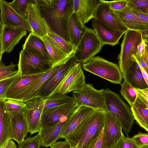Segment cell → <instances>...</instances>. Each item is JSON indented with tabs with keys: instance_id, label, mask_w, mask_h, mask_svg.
Segmentation results:
<instances>
[{
	"instance_id": "obj_47",
	"label": "cell",
	"mask_w": 148,
	"mask_h": 148,
	"mask_svg": "<svg viewBox=\"0 0 148 148\" xmlns=\"http://www.w3.org/2000/svg\"><path fill=\"white\" fill-rule=\"evenodd\" d=\"M147 46V44L145 43L142 38L141 42L138 46L137 52L136 55L142 56L145 51V48Z\"/></svg>"
},
{
	"instance_id": "obj_2",
	"label": "cell",
	"mask_w": 148,
	"mask_h": 148,
	"mask_svg": "<svg viewBox=\"0 0 148 148\" xmlns=\"http://www.w3.org/2000/svg\"><path fill=\"white\" fill-rule=\"evenodd\" d=\"M61 64L44 73L40 78L38 74L29 75L19 74L5 94L4 99L25 102L34 98L43 83Z\"/></svg>"
},
{
	"instance_id": "obj_45",
	"label": "cell",
	"mask_w": 148,
	"mask_h": 148,
	"mask_svg": "<svg viewBox=\"0 0 148 148\" xmlns=\"http://www.w3.org/2000/svg\"><path fill=\"white\" fill-rule=\"evenodd\" d=\"M38 7H47L51 6L54 0H31Z\"/></svg>"
},
{
	"instance_id": "obj_41",
	"label": "cell",
	"mask_w": 148,
	"mask_h": 148,
	"mask_svg": "<svg viewBox=\"0 0 148 148\" xmlns=\"http://www.w3.org/2000/svg\"><path fill=\"white\" fill-rule=\"evenodd\" d=\"M103 138V128L100 132L91 140L86 148H104Z\"/></svg>"
},
{
	"instance_id": "obj_11",
	"label": "cell",
	"mask_w": 148,
	"mask_h": 148,
	"mask_svg": "<svg viewBox=\"0 0 148 148\" xmlns=\"http://www.w3.org/2000/svg\"><path fill=\"white\" fill-rule=\"evenodd\" d=\"M82 66L81 64L76 63L67 73L52 94L57 93L66 94L71 91L83 88L86 84Z\"/></svg>"
},
{
	"instance_id": "obj_16",
	"label": "cell",
	"mask_w": 148,
	"mask_h": 148,
	"mask_svg": "<svg viewBox=\"0 0 148 148\" xmlns=\"http://www.w3.org/2000/svg\"><path fill=\"white\" fill-rule=\"evenodd\" d=\"M95 13L96 19L116 30L125 33L129 30L115 12L111 9L104 0H100Z\"/></svg>"
},
{
	"instance_id": "obj_43",
	"label": "cell",
	"mask_w": 148,
	"mask_h": 148,
	"mask_svg": "<svg viewBox=\"0 0 148 148\" xmlns=\"http://www.w3.org/2000/svg\"><path fill=\"white\" fill-rule=\"evenodd\" d=\"M134 88L136 92L137 97L148 105V88L142 89Z\"/></svg>"
},
{
	"instance_id": "obj_9",
	"label": "cell",
	"mask_w": 148,
	"mask_h": 148,
	"mask_svg": "<svg viewBox=\"0 0 148 148\" xmlns=\"http://www.w3.org/2000/svg\"><path fill=\"white\" fill-rule=\"evenodd\" d=\"M103 45L94 30L88 28L74 53L77 62L82 65L98 54Z\"/></svg>"
},
{
	"instance_id": "obj_40",
	"label": "cell",
	"mask_w": 148,
	"mask_h": 148,
	"mask_svg": "<svg viewBox=\"0 0 148 148\" xmlns=\"http://www.w3.org/2000/svg\"><path fill=\"white\" fill-rule=\"evenodd\" d=\"M115 148H141L138 147L129 137L124 135L119 140Z\"/></svg>"
},
{
	"instance_id": "obj_23",
	"label": "cell",
	"mask_w": 148,
	"mask_h": 148,
	"mask_svg": "<svg viewBox=\"0 0 148 148\" xmlns=\"http://www.w3.org/2000/svg\"><path fill=\"white\" fill-rule=\"evenodd\" d=\"M69 118L52 125L41 127L37 134L41 142V146H50L58 139L59 136Z\"/></svg>"
},
{
	"instance_id": "obj_28",
	"label": "cell",
	"mask_w": 148,
	"mask_h": 148,
	"mask_svg": "<svg viewBox=\"0 0 148 148\" xmlns=\"http://www.w3.org/2000/svg\"><path fill=\"white\" fill-rule=\"evenodd\" d=\"M42 39L52 59L53 68L62 64L71 56L47 35L44 36Z\"/></svg>"
},
{
	"instance_id": "obj_39",
	"label": "cell",
	"mask_w": 148,
	"mask_h": 148,
	"mask_svg": "<svg viewBox=\"0 0 148 148\" xmlns=\"http://www.w3.org/2000/svg\"><path fill=\"white\" fill-rule=\"evenodd\" d=\"M135 144L142 148L148 145V134L139 132L131 138Z\"/></svg>"
},
{
	"instance_id": "obj_8",
	"label": "cell",
	"mask_w": 148,
	"mask_h": 148,
	"mask_svg": "<svg viewBox=\"0 0 148 148\" xmlns=\"http://www.w3.org/2000/svg\"><path fill=\"white\" fill-rule=\"evenodd\" d=\"M104 90L95 89L91 84H86L82 88L73 91V97L77 106H83L95 110L106 111Z\"/></svg>"
},
{
	"instance_id": "obj_49",
	"label": "cell",
	"mask_w": 148,
	"mask_h": 148,
	"mask_svg": "<svg viewBox=\"0 0 148 148\" xmlns=\"http://www.w3.org/2000/svg\"><path fill=\"white\" fill-rule=\"evenodd\" d=\"M133 57L136 59L139 65L142 67L147 73H148V65L145 63L142 57L136 55L133 56Z\"/></svg>"
},
{
	"instance_id": "obj_3",
	"label": "cell",
	"mask_w": 148,
	"mask_h": 148,
	"mask_svg": "<svg viewBox=\"0 0 148 148\" xmlns=\"http://www.w3.org/2000/svg\"><path fill=\"white\" fill-rule=\"evenodd\" d=\"M106 111H94L70 135L64 138L71 147L86 148L91 140L103 128Z\"/></svg>"
},
{
	"instance_id": "obj_38",
	"label": "cell",
	"mask_w": 148,
	"mask_h": 148,
	"mask_svg": "<svg viewBox=\"0 0 148 148\" xmlns=\"http://www.w3.org/2000/svg\"><path fill=\"white\" fill-rule=\"evenodd\" d=\"M19 74V72L11 77L0 81V100L4 99L3 96L10 86Z\"/></svg>"
},
{
	"instance_id": "obj_29",
	"label": "cell",
	"mask_w": 148,
	"mask_h": 148,
	"mask_svg": "<svg viewBox=\"0 0 148 148\" xmlns=\"http://www.w3.org/2000/svg\"><path fill=\"white\" fill-rule=\"evenodd\" d=\"M5 101L0 100V148L7 141L11 139L10 118Z\"/></svg>"
},
{
	"instance_id": "obj_5",
	"label": "cell",
	"mask_w": 148,
	"mask_h": 148,
	"mask_svg": "<svg viewBox=\"0 0 148 148\" xmlns=\"http://www.w3.org/2000/svg\"><path fill=\"white\" fill-rule=\"evenodd\" d=\"M83 69L110 82L121 84L123 74L119 66L99 56H94L83 63Z\"/></svg>"
},
{
	"instance_id": "obj_10",
	"label": "cell",
	"mask_w": 148,
	"mask_h": 148,
	"mask_svg": "<svg viewBox=\"0 0 148 148\" xmlns=\"http://www.w3.org/2000/svg\"><path fill=\"white\" fill-rule=\"evenodd\" d=\"M74 53L43 83L34 98L45 99L51 95L71 68L77 63Z\"/></svg>"
},
{
	"instance_id": "obj_48",
	"label": "cell",
	"mask_w": 148,
	"mask_h": 148,
	"mask_svg": "<svg viewBox=\"0 0 148 148\" xmlns=\"http://www.w3.org/2000/svg\"><path fill=\"white\" fill-rule=\"evenodd\" d=\"M18 72V70L0 73V81L11 77Z\"/></svg>"
},
{
	"instance_id": "obj_6",
	"label": "cell",
	"mask_w": 148,
	"mask_h": 148,
	"mask_svg": "<svg viewBox=\"0 0 148 148\" xmlns=\"http://www.w3.org/2000/svg\"><path fill=\"white\" fill-rule=\"evenodd\" d=\"M142 39L140 32L128 30L124 33L118 57V66L122 74L132 64L133 56L136 55L138 46Z\"/></svg>"
},
{
	"instance_id": "obj_27",
	"label": "cell",
	"mask_w": 148,
	"mask_h": 148,
	"mask_svg": "<svg viewBox=\"0 0 148 148\" xmlns=\"http://www.w3.org/2000/svg\"><path fill=\"white\" fill-rule=\"evenodd\" d=\"M115 12L129 30L141 32L148 29V25L134 15L127 6L122 10Z\"/></svg>"
},
{
	"instance_id": "obj_44",
	"label": "cell",
	"mask_w": 148,
	"mask_h": 148,
	"mask_svg": "<svg viewBox=\"0 0 148 148\" xmlns=\"http://www.w3.org/2000/svg\"><path fill=\"white\" fill-rule=\"evenodd\" d=\"M132 12L143 22L148 25V14L131 9Z\"/></svg>"
},
{
	"instance_id": "obj_58",
	"label": "cell",
	"mask_w": 148,
	"mask_h": 148,
	"mask_svg": "<svg viewBox=\"0 0 148 148\" xmlns=\"http://www.w3.org/2000/svg\"><path fill=\"white\" fill-rule=\"evenodd\" d=\"M141 148H148V145L145 146L143 147H142Z\"/></svg>"
},
{
	"instance_id": "obj_18",
	"label": "cell",
	"mask_w": 148,
	"mask_h": 148,
	"mask_svg": "<svg viewBox=\"0 0 148 148\" xmlns=\"http://www.w3.org/2000/svg\"><path fill=\"white\" fill-rule=\"evenodd\" d=\"M91 20L93 29L104 45L114 46L119 44L120 39L125 33L108 26L95 17Z\"/></svg>"
},
{
	"instance_id": "obj_22",
	"label": "cell",
	"mask_w": 148,
	"mask_h": 148,
	"mask_svg": "<svg viewBox=\"0 0 148 148\" xmlns=\"http://www.w3.org/2000/svg\"><path fill=\"white\" fill-rule=\"evenodd\" d=\"M73 13L76 12L84 25L95 17L100 0H73Z\"/></svg>"
},
{
	"instance_id": "obj_42",
	"label": "cell",
	"mask_w": 148,
	"mask_h": 148,
	"mask_svg": "<svg viewBox=\"0 0 148 148\" xmlns=\"http://www.w3.org/2000/svg\"><path fill=\"white\" fill-rule=\"evenodd\" d=\"M110 8L115 11L122 10L127 6L128 0H117L106 1Z\"/></svg>"
},
{
	"instance_id": "obj_51",
	"label": "cell",
	"mask_w": 148,
	"mask_h": 148,
	"mask_svg": "<svg viewBox=\"0 0 148 148\" xmlns=\"http://www.w3.org/2000/svg\"><path fill=\"white\" fill-rule=\"evenodd\" d=\"M148 46H147L145 48V49L144 53L142 56L143 59L146 63L148 65Z\"/></svg>"
},
{
	"instance_id": "obj_46",
	"label": "cell",
	"mask_w": 148,
	"mask_h": 148,
	"mask_svg": "<svg viewBox=\"0 0 148 148\" xmlns=\"http://www.w3.org/2000/svg\"><path fill=\"white\" fill-rule=\"evenodd\" d=\"M50 148H71L69 143L67 141L56 142L50 146Z\"/></svg>"
},
{
	"instance_id": "obj_19",
	"label": "cell",
	"mask_w": 148,
	"mask_h": 148,
	"mask_svg": "<svg viewBox=\"0 0 148 148\" xmlns=\"http://www.w3.org/2000/svg\"><path fill=\"white\" fill-rule=\"evenodd\" d=\"M95 110L87 107L77 106L68 119L59 136L58 139H64L71 134Z\"/></svg>"
},
{
	"instance_id": "obj_7",
	"label": "cell",
	"mask_w": 148,
	"mask_h": 148,
	"mask_svg": "<svg viewBox=\"0 0 148 148\" xmlns=\"http://www.w3.org/2000/svg\"><path fill=\"white\" fill-rule=\"evenodd\" d=\"M17 65L18 70L21 75L44 73L53 68L47 60L23 49L19 53Z\"/></svg>"
},
{
	"instance_id": "obj_31",
	"label": "cell",
	"mask_w": 148,
	"mask_h": 148,
	"mask_svg": "<svg viewBox=\"0 0 148 148\" xmlns=\"http://www.w3.org/2000/svg\"><path fill=\"white\" fill-rule=\"evenodd\" d=\"M45 100L43 110L58 107L68 104L75 103L73 97L59 93L52 94Z\"/></svg>"
},
{
	"instance_id": "obj_37",
	"label": "cell",
	"mask_w": 148,
	"mask_h": 148,
	"mask_svg": "<svg viewBox=\"0 0 148 148\" xmlns=\"http://www.w3.org/2000/svg\"><path fill=\"white\" fill-rule=\"evenodd\" d=\"M41 144L37 134L33 137H29L24 139L18 144V148H39Z\"/></svg>"
},
{
	"instance_id": "obj_32",
	"label": "cell",
	"mask_w": 148,
	"mask_h": 148,
	"mask_svg": "<svg viewBox=\"0 0 148 148\" xmlns=\"http://www.w3.org/2000/svg\"><path fill=\"white\" fill-rule=\"evenodd\" d=\"M121 87L120 92L131 107L137 97L134 88L124 79Z\"/></svg>"
},
{
	"instance_id": "obj_54",
	"label": "cell",
	"mask_w": 148,
	"mask_h": 148,
	"mask_svg": "<svg viewBox=\"0 0 148 148\" xmlns=\"http://www.w3.org/2000/svg\"><path fill=\"white\" fill-rule=\"evenodd\" d=\"M3 29V25L1 22L0 16V38L1 39L2 32Z\"/></svg>"
},
{
	"instance_id": "obj_50",
	"label": "cell",
	"mask_w": 148,
	"mask_h": 148,
	"mask_svg": "<svg viewBox=\"0 0 148 148\" xmlns=\"http://www.w3.org/2000/svg\"><path fill=\"white\" fill-rule=\"evenodd\" d=\"M15 143L10 139L7 141L0 148H16Z\"/></svg>"
},
{
	"instance_id": "obj_14",
	"label": "cell",
	"mask_w": 148,
	"mask_h": 148,
	"mask_svg": "<svg viewBox=\"0 0 148 148\" xmlns=\"http://www.w3.org/2000/svg\"><path fill=\"white\" fill-rule=\"evenodd\" d=\"M26 20L32 29L31 32L42 38L50 32L49 27L42 16L38 6L29 2L26 10Z\"/></svg>"
},
{
	"instance_id": "obj_24",
	"label": "cell",
	"mask_w": 148,
	"mask_h": 148,
	"mask_svg": "<svg viewBox=\"0 0 148 148\" xmlns=\"http://www.w3.org/2000/svg\"><path fill=\"white\" fill-rule=\"evenodd\" d=\"M88 28L80 21L76 12L70 17L68 23V29L70 42L75 51L79 47L81 39Z\"/></svg>"
},
{
	"instance_id": "obj_4",
	"label": "cell",
	"mask_w": 148,
	"mask_h": 148,
	"mask_svg": "<svg viewBox=\"0 0 148 148\" xmlns=\"http://www.w3.org/2000/svg\"><path fill=\"white\" fill-rule=\"evenodd\" d=\"M104 92L106 111L117 120L127 137H129L134 120L131 108L119 95L109 88L105 89Z\"/></svg>"
},
{
	"instance_id": "obj_57",
	"label": "cell",
	"mask_w": 148,
	"mask_h": 148,
	"mask_svg": "<svg viewBox=\"0 0 148 148\" xmlns=\"http://www.w3.org/2000/svg\"><path fill=\"white\" fill-rule=\"evenodd\" d=\"M71 148H78L77 145L75 146L72 147Z\"/></svg>"
},
{
	"instance_id": "obj_53",
	"label": "cell",
	"mask_w": 148,
	"mask_h": 148,
	"mask_svg": "<svg viewBox=\"0 0 148 148\" xmlns=\"http://www.w3.org/2000/svg\"><path fill=\"white\" fill-rule=\"evenodd\" d=\"M148 29H146L140 32L141 33L143 39L147 44L148 39Z\"/></svg>"
},
{
	"instance_id": "obj_36",
	"label": "cell",
	"mask_w": 148,
	"mask_h": 148,
	"mask_svg": "<svg viewBox=\"0 0 148 148\" xmlns=\"http://www.w3.org/2000/svg\"><path fill=\"white\" fill-rule=\"evenodd\" d=\"M5 103L6 110L9 112L24 110L26 106L25 102L10 99H5Z\"/></svg>"
},
{
	"instance_id": "obj_56",
	"label": "cell",
	"mask_w": 148,
	"mask_h": 148,
	"mask_svg": "<svg viewBox=\"0 0 148 148\" xmlns=\"http://www.w3.org/2000/svg\"><path fill=\"white\" fill-rule=\"evenodd\" d=\"M2 55H0V64L1 62V58L2 57Z\"/></svg>"
},
{
	"instance_id": "obj_20",
	"label": "cell",
	"mask_w": 148,
	"mask_h": 148,
	"mask_svg": "<svg viewBox=\"0 0 148 148\" xmlns=\"http://www.w3.org/2000/svg\"><path fill=\"white\" fill-rule=\"evenodd\" d=\"M27 32L20 26L3 27L1 36L2 53L11 52L22 38L26 36Z\"/></svg>"
},
{
	"instance_id": "obj_1",
	"label": "cell",
	"mask_w": 148,
	"mask_h": 148,
	"mask_svg": "<svg viewBox=\"0 0 148 148\" xmlns=\"http://www.w3.org/2000/svg\"><path fill=\"white\" fill-rule=\"evenodd\" d=\"M38 7L50 32L70 42L68 23L73 13V0H54L53 3L50 7Z\"/></svg>"
},
{
	"instance_id": "obj_33",
	"label": "cell",
	"mask_w": 148,
	"mask_h": 148,
	"mask_svg": "<svg viewBox=\"0 0 148 148\" xmlns=\"http://www.w3.org/2000/svg\"><path fill=\"white\" fill-rule=\"evenodd\" d=\"M47 35L51 38L65 52L70 56L74 53L75 49L70 42L52 32H49Z\"/></svg>"
},
{
	"instance_id": "obj_34",
	"label": "cell",
	"mask_w": 148,
	"mask_h": 148,
	"mask_svg": "<svg viewBox=\"0 0 148 148\" xmlns=\"http://www.w3.org/2000/svg\"><path fill=\"white\" fill-rule=\"evenodd\" d=\"M29 2V0H15L9 3L17 13L26 19V10Z\"/></svg>"
},
{
	"instance_id": "obj_15",
	"label": "cell",
	"mask_w": 148,
	"mask_h": 148,
	"mask_svg": "<svg viewBox=\"0 0 148 148\" xmlns=\"http://www.w3.org/2000/svg\"><path fill=\"white\" fill-rule=\"evenodd\" d=\"M0 18L3 27L20 26L27 32L32 29L27 20L17 13L9 5V2L0 0Z\"/></svg>"
},
{
	"instance_id": "obj_17",
	"label": "cell",
	"mask_w": 148,
	"mask_h": 148,
	"mask_svg": "<svg viewBox=\"0 0 148 148\" xmlns=\"http://www.w3.org/2000/svg\"><path fill=\"white\" fill-rule=\"evenodd\" d=\"M77 107L75 103L43 110L41 117V127L49 126L68 118Z\"/></svg>"
},
{
	"instance_id": "obj_30",
	"label": "cell",
	"mask_w": 148,
	"mask_h": 148,
	"mask_svg": "<svg viewBox=\"0 0 148 148\" xmlns=\"http://www.w3.org/2000/svg\"><path fill=\"white\" fill-rule=\"evenodd\" d=\"M131 109L134 119L138 125L148 132V105L137 97Z\"/></svg>"
},
{
	"instance_id": "obj_21",
	"label": "cell",
	"mask_w": 148,
	"mask_h": 148,
	"mask_svg": "<svg viewBox=\"0 0 148 148\" xmlns=\"http://www.w3.org/2000/svg\"><path fill=\"white\" fill-rule=\"evenodd\" d=\"M24 110L9 112L10 120L11 139L18 144L25 139L28 131Z\"/></svg>"
},
{
	"instance_id": "obj_55",
	"label": "cell",
	"mask_w": 148,
	"mask_h": 148,
	"mask_svg": "<svg viewBox=\"0 0 148 148\" xmlns=\"http://www.w3.org/2000/svg\"><path fill=\"white\" fill-rule=\"evenodd\" d=\"M3 54L1 39L0 38V55L2 56Z\"/></svg>"
},
{
	"instance_id": "obj_13",
	"label": "cell",
	"mask_w": 148,
	"mask_h": 148,
	"mask_svg": "<svg viewBox=\"0 0 148 148\" xmlns=\"http://www.w3.org/2000/svg\"><path fill=\"white\" fill-rule=\"evenodd\" d=\"M103 131L104 148H115L117 143L124 136L119 122L107 111Z\"/></svg>"
},
{
	"instance_id": "obj_25",
	"label": "cell",
	"mask_w": 148,
	"mask_h": 148,
	"mask_svg": "<svg viewBox=\"0 0 148 148\" xmlns=\"http://www.w3.org/2000/svg\"><path fill=\"white\" fill-rule=\"evenodd\" d=\"M22 49L45 59L52 66V59L42 38L31 32L26 39Z\"/></svg>"
},
{
	"instance_id": "obj_26",
	"label": "cell",
	"mask_w": 148,
	"mask_h": 148,
	"mask_svg": "<svg viewBox=\"0 0 148 148\" xmlns=\"http://www.w3.org/2000/svg\"><path fill=\"white\" fill-rule=\"evenodd\" d=\"M133 58L132 65L122 74L123 78L134 88L142 89L148 88V84L142 75L140 65Z\"/></svg>"
},
{
	"instance_id": "obj_35",
	"label": "cell",
	"mask_w": 148,
	"mask_h": 148,
	"mask_svg": "<svg viewBox=\"0 0 148 148\" xmlns=\"http://www.w3.org/2000/svg\"><path fill=\"white\" fill-rule=\"evenodd\" d=\"M127 6L131 9L148 14L147 0H128Z\"/></svg>"
},
{
	"instance_id": "obj_12",
	"label": "cell",
	"mask_w": 148,
	"mask_h": 148,
	"mask_svg": "<svg viewBox=\"0 0 148 148\" xmlns=\"http://www.w3.org/2000/svg\"><path fill=\"white\" fill-rule=\"evenodd\" d=\"M45 101L42 98L36 97L25 102L26 104L25 116L31 134L39 132L41 129V117Z\"/></svg>"
},
{
	"instance_id": "obj_52",
	"label": "cell",
	"mask_w": 148,
	"mask_h": 148,
	"mask_svg": "<svg viewBox=\"0 0 148 148\" xmlns=\"http://www.w3.org/2000/svg\"><path fill=\"white\" fill-rule=\"evenodd\" d=\"M140 70L142 74V75L146 82V83L148 84V75L147 73L144 69L140 65Z\"/></svg>"
}]
</instances>
